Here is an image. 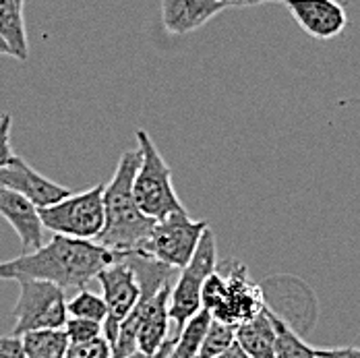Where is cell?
<instances>
[{
    "label": "cell",
    "mask_w": 360,
    "mask_h": 358,
    "mask_svg": "<svg viewBox=\"0 0 360 358\" xmlns=\"http://www.w3.org/2000/svg\"><path fill=\"white\" fill-rule=\"evenodd\" d=\"M122 257L124 252L112 251L96 241L54 234L52 241L37 251L0 261V280L30 278L60 288H83Z\"/></svg>",
    "instance_id": "obj_1"
},
{
    "label": "cell",
    "mask_w": 360,
    "mask_h": 358,
    "mask_svg": "<svg viewBox=\"0 0 360 358\" xmlns=\"http://www.w3.org/2000/svg\"><path fill=\"white\" fill-rule=\"evenodd\" d=\"M139 164V145L135 149H127L118 160L112 180L104 186V228L96 243L124 255L137 251L158 222L145 215L133 197V180Z\"/></svg>",
    "instance_id": "obj_2"
},
{
    "label": "cell",
    "mask_w": 360,
    "mask_h": 358,
    "mask_svg": "<svg viewBox=\"0 0 360 358\" xmlns=\"http://www.w3.org/2000/svg\"><path fill=\"white\" fill-rule=\"evenodd\" d=\"M137 145L141 149V164L133 180V197L139 210L153 219L184 210L172 184L170 166L143 129L137 131Z\"/></svg>",
    "instance_id": "obj_3"
},
{
    "label": "cell",
    "mask_w": 360,
    "mask_h": 358,
    "mask_svg": "<svg viewBox=\"0 0 360 358\" xmlns=\"http://www.w3.org/2000/svg\"><path fill=\"white\" fill-rule=\"evenodd\" d=\"M207 226L210 224L203 219H191L186 210L172 212L155 222L151 234L133 252L153 259L172 269H182L193 259Z\"/></svg>",
    "instance_id": "obj_4"
},
{
    "label": "cell",
    "mask_w": 360,
    "mask_h": 358,
    "mask_svg": "<svg viewBox=\"0 0 360 358\" xmlns=\"http://www.w3.org/2000/svg\"><path fill=\"white\" fill-rule=\"evenodd\" d=\"M39 217L52 234L96 241L104 228V186L71 193L50 207H39Z\"/></svg>",
    "instance_id": "obj_5"
},
{
    "label": "cell",
    "mask_w": 360,
    "mask_h": 358,
    "mask_svg": "<svg viewBox=\"0 0 360 358\" xmlns=\"http://www.w3.org/2000/svg\"><path fill=\"white\" fill-rule=\"evenodd\" d=\"M17 282H19V298L13 309L15 315L13 335L21 338L27 331H37V329H65L69 319L65 288L44 280H30V278H21Z\"/></svg>",
    "instance_id": "obj_6"
},
{
    "label": "cell",
    "mask_w": 360,
    "mask_h": 358,
    "mask_svg": "<svg viewBox=\"0 0 360 358\" xmlns=\"http://www.w3.org/2000/svg\"><path fill=\"white\" fill-rule=\"evenodd\" d=\"M217 267V241L216 232L207 226L193 259L180 269L179 282L170 292V321L176 325V331L184 327V323L201 311V290L205 280L216 271Z\"/></svg>",
    "instance_id": "obj_7"
},
{
    "label": "cell",
    "mask_w": 360,
    "mask_h": 358,
    "mask_svg": "<svg viewBox=\"0 0 360 358\" xmlns=\"http://www.w3.org/2000/svg\"><path fill=\"white\" fill-rule=\"evenodd\" d=\"M96 280L102 286V296L108 307V317L104 321V338L108 340L110 346H114L120 323L129 317V313L135 309L141 296L139 278L133 265L122 257L120 261L102 269Z\"/></svg>",
    "instance_id": "obj_8"
},
{
    "label": "cell",
    "mask_w": 360,
    "mask_h": 358,
    "mask_svg": "<svg viewBox=\"0 0 360 358\" xmlns=\"http://www.w3.org/2000/svg\"><path fill=\"white\" fill-rule=\"evenodd\" d=\"M226 265L228 267L224 274V294L210 315L216 321L238 325L257 315L265 307V298L261 288L251 282L247 265L238 261H230Z\"/></svg>",
    "instance_id": "obj_9"
},
{
    "label": "cell",
    "mask_w": 360,
    "mask_h": 358,
    "mask_svg": "<svg viewBox=\"0 0 360 358\" xmlns=\"http://www.w3.org/2000/svg\"><path fill=\"white\" fill-rule=\"evenodd\" d=\"M0 186L23 195L36 207H50L71 195L67 186L39 174L21 155H15L8 166L0 168Z\"/></svg>",
    "instance_id": "obj_10"
},
{
    "label": "cell",
    "mask_w": 360,
    "mask_h": 358,
    "mask_svg": "<svg viewBox=\"0 0 360 358\" xmlns=\"http://www.w3.org/2000/svg\"><path fill=\"white\" fill-rule=\"evenodd\" d=\"M294 21L315 39H333L348 27V13L338 0H286Z\"/></svg>",
    "instance_id": "obj_11"
},
{
    "label": "cell",
    "mask_w": 360,
    "mask_h": 358,
    "mask_svg": "<svg viewBox=\"0 0 360 358\" xmlns=\"http://www.w3.org/2000/svg\"><path fill=\"white\" fill-rule=\"evenodd\" d=\"M0 215L13 226L21 241V255L34 252L44 247V224L36 207L23 195L0 186Z\"/></svg>",
    "instance_id": "obj_12"
},
{
    "label": "cell",
    "mask_w": 360,
    "mask_h": 358,
    "mask_svg": "<svg viewBox=\"0 0 360 358\" xmlns=\"http://www.w3.org/2000/svg\"><path fill=\"white\" fill-rule=\"evenodd\" d=\"M224 11L221 0H162V23L170 36H186Z\"/></svg>",
    "instance_id": "obj_13"
},
{
    "label": "cell",
    "mask_w": 360,
    "mask_h": 358,
    "mask_svg": "<svg viewBox=\"0 0 360 358\" xmlns=\"http://www.w3.org/2000/svg\"><path fill=\"white\" fill-rule=\"evenodd\" d=\"M236 344L251 358H274L276 331L271 311L263 307L251 319L236 325Z\"/></svg>",
    "instance_id": "obj_14"
},
{
    "label": "cell",
    "mask_w": 360,
    "mask_h": 358,
    "mask_svg": "<svg viewBox=\"0 0 360 358\" xmlns=\"http://www.w3.org/2000/svg\"><path fill=\"white\" fill-rule=\"evenodd\" d=\"M25 0H0V36L11 48V56L19 60H27L30 41L23 19Z\"/></svg>",
    "instance_id": "obj_15"
},
{
    "label": "cell",
    "mask_w": 360,
    "mask_h": 358,
    "mask_svg": "<svg viewBox=\"0 0 360 358\" xmlns=\"http://www.w3.org/2000/svg\"><path fill=\"white\" fill-rule=\"evenodd\" d=\"M27 358H65L69 338L65 329H37L21 335Z\"/></svg>",
    "instance_id": "obj_16"
},
{
    "label": "cell",
    "mask_w": 360,
    "mask_h": 358,
    "mask_svg": "<svg viewBox=\"0 0 360 358\" xmlns=\"http://www.w3.org/2000/svg\"><path fill=\"white\" fill-rule=\"evenodd\" d=\"M210 323H212V315L205 309H201L195 317H191L179 333H174L176 340L168 358H197Z\"/></svg>",
    "instance_id": "obj_17"
},
{
    "label": "cell",
    "mask_w": 360,
    "mask_h": 358,
    "mask_svg": "<svg viewBox=\"0 0 360 358\" xmlns=\"http://www.w3.org/2000/svg\"><path fill=\"white\" fill-rule=\"evenodd\" d=\"M271 323L276 331L274 358H317V348L309 346L280 315L271 313Z\"/></svg>",
    "instance_id": "obj_18"
},
{
    "label": "cell",
    "mask_w": 360,
    "mask_h": 358,
    "mask_svg": "<svg viewBox=\"0 0 360 358\" xmlns=\"http://www.w3.org/2000/svg\"><path fill=\"white\" fill-rule=\"evenodd\" d=\"M67 311H69V317L91 319V321H98L102 325L108 317V307L104 302V296L83 290V288L67 302Z\"/></svg>",
    "instance_id": "obj_19"
},
{
    "label": "cell",
    "mask_w": 360,
    "mask_h": 358,
    "mask_svg": "<svg viewBox=\"0 0 360 358\" xmlns=\"http://www.w3.org/2000/svg\"><path fill=\"white\" fill-rule=\"evenodd\" d=\"M234 342H236V325L212 319L197 358H216L224 350H228Z\"/></svg>",
    "instance_id": "obj_20"
},
{
    "label": "cell",
    "mask_w": 360,
    "mask_h": 358,
    "mask_svg": "<svg viewBox=\"0 0 360 358\" xmlns=\"http://www.w3.org/2000/svg\"><path fill=\"white\" fill-rule=\"evenodd\" d=\"M67 338L71 344H81V342H89L96 340L100 335H104V325L91 319H81V317H69L65 325Z\"/></svg>",
    "instance_id": "obj_21"
},
{
    "label": "cell",
    "mask_w": 360,
    "mask_h": 358,
    "mask_svg": "<svg viewBox=\"0 0 360 358\" xmlns=\"http://www.w3.org/2000/svg\"><path fill=\"white\" fill-rule=\"evenodd\" d=\"M65 358H112V346L104 335H100L89 342L69 344Z\"/></svg>",
    "instance_id": "obj_22"
},
{
    "label": "cell",
    "mask_w": 360,
    "mask_h": 358,
    "mask_svg": "<svg viewBox=\"0 0 360 358\" xmlns=\"http://www.w3.org/2000/svg\"><path fill=\"white\" fill-rule=\"evenodd\" d=\"M11 129H13L11 114H2L0 116V168L8 166L15 158L11 147Z\"/></svg>",
    "instance_id": "obj_23"
},
{
    "label": "cell",
    "mask_w": 360,
    "mask_h": 358,
    "mask_svg": "<svg viewBox=\"0 0 360 358\" xmlns=\"http://www.w3.org/2000/svg\"><path fill=\"white\" fill-rule=\"evenodd\" d=\"M0 358H27L21 338H17V335L0 338Z\"/></svg>",
    "instance_id": "obj_24"
},
{
    "label": "cell",
    "mask_w": 360,
    "mask_h": 358,
    "mask_svg": "<svg viewBox=\"0 0 360 358\" xmlns=\"http://www.w3.org/2000/svg\"><path fill=\"white\" fill-rule=\"evenodd\" d=\"M319 357L325 358H360L359 346H344V348H325L317 350Z\"/></svg>",
    "instance_id": "obj_25"
},
{
    "label": "cell",
    "mask_w": 360,
    "mask_h": 358,
    "mask_svg": "<svg viewBox=\"0 0 360 358\" xmlns=\"http://www.w3.org/2000/svg\"><path fill=\"white\" fill-rule=\"evenodd\" d=\"M174 340H176V335L172 333L168 340H166V344L158 350V352H153V354H145V352H133L131 357H127V358H168L170 357V352H172V346H174Z\"/></svg>",
    "instance_id": "obj_26"
},
{
    "label": "cell",
    "mask_w": 360,
    "mask_h": 358,
    "mask_svg": "<svg viewBox=\"0 0 360 358\" xmlns=\"http://www.w3.org/2000/svg\"><path fill=\"white\" fill-rule=\"evenodd\" d=\"M226 8H245V6H257V4H267V2H286V0H221Z\"/></svg>",
    "instance_id": "obj_27"
},
{
    "label": "cell",
    "mask_w": 360,
    "mask_h": 358,
    "mask_svg": "<svg viewBox=\"0 0 360 358\" xmlns=\"http://www.w3.org/2000/svg\"><path fill=\"white\" fill-rule=\"evenodd\" d=\"M216 358H251V357H249V354H247V352H245V350L234 342L228 350H224V352H221V354H217Z\"/></svg>",
    "instance_id": "obj_28"
},
{
    "label": "cell",
    "mask_w": 360,
    "mask_h": 358,
    "mask_svg": "<svg viewBox=\"0 0 360 358\" xmlns=\"http://www.w3.org/2000/svg\"><path fill=\"white\" fill-rule=\"evenodd\" d=\"M0 54L2 56H11V48H8V44L4 41V37L0 36Z\"/></svg>",
    "instance_id": "obj_29"
},
{
    "label": "cell",
    "mask_w": 360,
    "mask_h": 358,
    "mask_svg": "<svg viewBox=\"0 0 360 358\" xmlns=\"http://www.w3.org/2000/svg\"><path fill=\"white\" fill-rule=\"evenodd\" d=\"M317 358H325V357H319V354H317Z\"/></svg>",
    "instance_id": "obj_30"
}]
</instances>
